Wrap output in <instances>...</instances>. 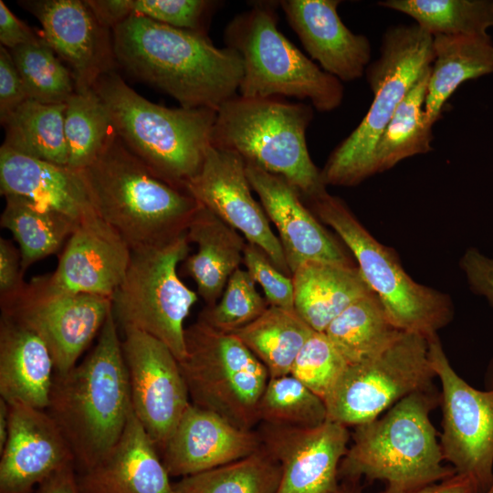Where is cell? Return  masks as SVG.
Listing matches in <instances>:
<instances>
[{
  "label": "cell",
  "instance_id": "cell-1",
  "mask_svg": "<svg viewBox=\"0 0 493 493\" xmlns=\"http://www.w3.org/2000/svg\"><path fill=\"white\" fill-rule=\"evenodd\" d=\"M112 31L118 66L175 99L184 108L217 110L238 91L243 62L207 34L131 16Z\"/></svg>",
  "mask_w": 493,
  "mask_h": 493
},
{
  "label": "cell",
  "instance_id": "cell-2",
  "mask_svg": "<svg viewBox=\"0 0 493 493\" xmlns=\"http://www.w3.org/2000/svg\"><path fill=\"white\" fill-rule=\"evenodd\" d=\"M132 409L128 371L112 309L93 349L55 373L47 414L66 438L77 473L100 463L121 436Z\"/></svg>",
  "mask_w": 493,
  "mask_h": 493
},
{
  "label": "cell",
  "instance_id": "cell-3",
  "mask_svg": "<svg viewBox=\"0 0 493 493\" xmlns=\"http://www.w3.org/2000/svg\"><path fill=\"white\" fill-rule=\"evenodd\" d=\"M97 215L131 250L155 246L186 233L200 204L156 176L117 137L79 171Z\"/></svg>",
  "mask_w": 493,
  "mask_h": 493
},
{
  "label": "cell",
  "instance_id": "cell-4",
  "mask_svg": "<svg viewBox=\"0 0 493 493\" xmlns=\"http://www.w3.org/2000/svg\"><path fill=\"white\" fill-rule=\"evenodd\" d=\"M124 146L156 176L185 191L212 145L216 110L166 108L135 92L116 72L93 86Z\"/></svg>",
  "mask_w": 493,
  "mask_h": 493
},
{
  "label": "cell",
  "instance_id": "cell-5",
  "mask_svg": "<svg viewBox=\"0 0 493 493\" xmlns=\"http://www.w3.org/2000/svg\"><path fill=\"white\" fill-rule=\"evenodd\" d=\"M440 403L433 388L414 393L379 417L354 426L339 477L382 480L396 489L423 488L456 474L444 457L430 412Z\"/></svg>",
  "mask_w": 493,
  "mask_h": 493
},
{
  "label": "cell",
  "instance_id": "cell-6",
  "mask_svg": "<svg viewBox=\"0 0 493 493\" xmlns=\"http://www.w3.org/2000/svg\"><path fill=\"white\" fill-rule=\"evenodd\" d=\"M312 119L309 104L236 95L216 111L212 146L282 177L307 202L327 192L307 146Z\"/></svg>",
  "mask_w": 493,
  "mask_h": 493
},
{
  "label": "cell",
  "instance_id": "cell-7",
  "mask_svg": "<svg viewBox=\"0 0 493 493\" xmlns=\"http://www.w3.org/2000/svg\"><path fill=\"white\" fill-rule=\"evenodd\" d=\"M433 40L415 24L393 26L384 32L380 57L365 71L373 95L372 104L320 170L326 186H354L371 177L372 158L383 131L414 84L433 64Z\"/></svg>",
  "mask_w": 493,
  "mask_h": 493
},
{
  "label": "cell",
  "instance_id": "cell-8",
  "mask_svg": "<svg viewBox=\"0 0 493 493\" xmlns=\"http://www.w3.org/2000/svg\"><path fill=\"white\" fill-rule=\"evenodd\" d=\"M226 47L242 58L240 96L246 98L295 97L309 100L319 111L341 106V80L297 48L278 28L273 5L259 3L235 16L224 31Z\"/></svg>",
  "mask_w": 493,
  "mask_h": 493
},
{
  "label": "cell",
  "instance_id": "cell-9",
  "mask_svg": "<svg viewBox=\"0 0 493 493\" xmlns=\"http://www.w3.org/2000/svg\"><path fill=\"white\" fill-rule=\"evenodd\" d=\"M305 203L351 252L365 282L399 330L428 339L453 320L451 298L414 281L394 251L377 241L341 198L326 192Z\"/></svg>",
  "mask_w": 493,
  "mask_h": 493
},
{
  "label": "cell",
  "instance_id": "cell-10",
  "mask_svg": "<svg viewBox=\"0 0 493 493\" xmlns=\"http://www.w3.org/2000/svg\"><path fill=\"white\" fill-rule=\"evenodd\" d=\"M184 338L186 352L179 366L191 403L253 430L270 378L266 367L234 333L199 319L185 329Z\"/></svg>",
  "mask_w": 493,
  "mask_h": 493
},
{
  "label": "cell",
  "instance_id": "cell-11",
  "mask_svg": "<svg viewBox=\"0 0 493 493\" xmlns=\"http://www.w3.org/2000/svg\"><path fill=\"white\" fill-rule=\"evenodd\" d=\"M186 233L163 244L131 250L123 281L111 298L115 320L163 342L178 362L185 356L184 320L197 293L179 278L177 267L189 256Z\"/></svg>",
  "mask_w": 493,
  "mask_h": 493
},
{
  "label": "cell",
  "instance_id": "cell-12",
  "mask_svg": "<svg viewBox=\"0 0 493 493\" xmlns=\"http://www.w3.org/2000/svg\"><path fill=\"white\" fill-rule=\"evenodd\" d=\"M428 340L403 331L378 354L348 364L324 399L327 420L345 426L372 421L404 397L435 388Z\"/></svg>",
  "mask_w": 493,
  "mask_h": 493
},
{
  "label": "cell",
  "instance_id": "cell-13",
  "mask_svg": "<svg viewBox=\"0 0 493 493\" xmlns=\"http://www.w3.org/2000/svg\"><path fill=\"white\" fill-rule=\"evenodd\" d=\"M427 340L441 383L444 460L456 474L471 477L482 493L493 481V389L470 385L451 366L437 334Z\"/></svg>",
  "mask_w": 493,
  "mask_h": 493
},
{
  "label": "cell",
  "instance_id": "cell-14",
  "mask_svg": "<svg viewBox=\"0 0 493 493\" xmlns=\"http://www.w3.org/2000/svg\"><path fill=\"white\" fill-rule=\"evenodd\" d=\"M122 330L132 409L161 452L191 404L187 386L163 342L134 328Z\"/></svg>",
  "mask_w": 493,
  "mask_h": 493
},
{
  "label": "cell",
  "instance_id": "cell-15",
  "mask_svg": "<svg viewBox=\"0 0 493 493\" xmlns=\"http://www.w3.org/2000/svg\"><path fill=\"white\" fill-rule=\"evenodd\" d=\"M1 315L36 332L47 344L58 374L70 371L100 334L111 310V299L90 294L44 295L26 284Z\"/></svg>",
  "mask_w": 493,
  "mask_h": 493
},
{
  "label": "cell",
  "instance_id": "cell-16",
  "mask_svg": "<svg viewBox=\"0 0 493 493\" xmlns=\"http://www.w3.org/2000/svg\"><path fill=\"white\" fill-rule=\"evenodd\" d=\"M131 249L97 214L80 222L55 271L35 277L30 288L44 295L90 294L111 299L126 275Z\"/></svg>",
  "mask_w": 493,
  "mask_h": 493
},
{
  "label": "cell",
  "instance_id": "cell-17",
  "mask_svg": "<svg viewBox=\"0 0 493 493\" xmlns=\"http://www.w3.org/2000/svg\"><path fill=\"white\" fill-rule=\"evenodd\" d=\"M185 191L238 231L246 242L263 250L279 270L292 276L279 239L262 205L252 195L241 156L211 145L199 173L189 181Z\"/></svg>",
  "mask_w": 493,
  "mask_h": 493
},
{
  "label": "cell",
  "instance_id": "cell-18",
  "mask_svg": "<svg viewBox=\"0 0 493 493\" xmlns=\"http://www.w3.org/2000/svg\"><path fill=\"white\" fill-rule=\"evenodd\" d=\"M262 447L279 464L276 493H342L339 468L348 449V427L327 420L315 427L261 423Z\"/></svg>",
  "mask_w": 493,
  "mask_h": 493
},
{
  "label": "cell",
  "instance_id": "cell-19",
  "mask_svg": "<svg viewBox=\"0 0 493 493\" xmlns=\"http://www.w3.org/2000/svg\"><path fill=\"white\" fill-rule=\"evenodd\" d=\"M42 26V37L69 68L76 90L93 88L118 67L110 29L86 0H19Z\"/></svg>",
  "mask_w": 493,
  "mask_h": 493
},
{
  "label": "cell",
  "instance_id": "cell-20",
  "mask_svg": "<svg viewBox=\"0 0 493 493\" xmlns=\"http://www.w3.org/2000/svg\"><path fill=\"white\" fill-rule=\"evenodd\" d=\"M246 173L268 220L278 232L291 275L309 261L353 265L341 244L286 180L248 163Z\"/></svg>",
  "mask_w": 493,
  "mask_h": 493
},
{
  "label": "cell",
  "instance_id": "cell-21",
  "mask_svg": "<svg viewBox=\"0 0 493 493\" xmlns=\"http://www.w3.org/2000/svg\"><path fill=\"white\" fill-rule=\"evenodd\" d=\"M9 406L8 435L0 452V493H35L53 473L75 465L74 456L46 410Z\"/></svg>",
  "mask_w": 493,
  "mask_h": 493
},
{
  "label": "cell",
  "instance_id": "cell-22",
  "mask_svg": "<svg viewBox=\"0 0 493 493\" xmlns=\"http://www.w3.org/2000/svg\"><path fill=\"white\" fill-rule=\"evenodd\" d=\"M260 447L257 431L238 428L191 403L161 452L169 475L184 477L241 459Z\"/></svg>",
  "mask_w": 493,
  "mask_h": 493
},
{
  "label": "cell",
  "instance_id": "cell-23",
  "mask_svg": "<svg viewBox=\"0 0 493 493\" xmlns=\"http://www.w3.org/2000/svg\"><path fill=\"white\" fill-rule=\"evenodd\" d=\"M339 0H283L286 18L309 56L341 81H352L365 73L372 47L362 34L342 22Z\"/></svg>",
  "mask_w": 493,
  "mask_h": 493
},
{
  "label": "cell",
  "instance_id": "cell-24",
  "mask_svg": "<svg viewBox=\"0 0 493 493\" xmlns=\"http://www.w3.org/2000/svg\"><path fill=\"white\" fill-rule=\"evenodd\" d=\"M158 451L131 409L110 453L92 468L77 473L80 493H175Z\"/></svg>",
  "mask_w": 493,
  "mask_h": 493
},
{
  "label": "cell",
  "instance_id": "cell-25",
  "mask_svg": "<svg viewBox=\"0 0 493 493\" xmlns=\"http://www.w3.org/2000/svg\"><path fill=\"white\" fill-rule=\"evenodd\" d=\"M0 193L47 205L77 225L97 214L82 174L59 165L0 148Z\"/></svg>",
  "mask_w": 493,
  "mask_h": 493
},
{
  "label": "cell",
  "instance_id": "cell-26",
  "mask_svg": "<svg viewBox=\"0 0 493 493\" xmlns=\"http://www.w3.org/2000/svg\"><path fill=\"white\" fill-rule=\"evenodd\" d=\"M55 365L44 341L30 329L1 315L0 396L9 405L47 410Z\"/></svg>",
  "mask_w": 493,
  "mask_h": 493
},
{
  "label": "cell",
  "instance_id": "cell-27",
  "mask_svg": "<svg viewBox=\"0 0 493 493\" xmlns=\"http://www.w3.org/2000/svg\"><path fill=\"white\" fill-rule=\"evenodd\" d=\"M186 237L189 243L197 245V251L184 260L183 269L194 280L197 294L205 307H212L221 298L232 274L243 263L246 240L203 205L192 217Z\"/></svg>",
  "mask_w": 493,
  "mask_h": 493
},
{
  "label": "cell",
  "instance_id": "cell-28",
  "mask_svg": "<svg viewBox=\"0 0 493 493\" xmlns=\"http://www.w3.org/2000/svg\"><path fill=\"white\" fill-rule=\"evenodd\" d=\"M294 309L315 331L324 332L347 307L372 292L357 266L309 261L293 273Z\"/></svg>",
  "mask_w": 493,
  "mask_h": 493
},
{
  "label": "cell",
  "instance_id": "cell-29",
  "mask_svg": "<svg viewBox=\"0 0 493 493\" xmlns=\"http://www.w3.org/2000/svg\"><path fill=\"white\" fill-rule=\"evenodd\" d=\"M433 37L435 58L424 108L425 121L431 127L461 84L493 74V41L488 34Z\"/></svg>",
  "mask_w": 493,
  "mask_h": 493
},
{
  "label": "cell",
  "instance_id": "cell-30",
  "mask_svg": "<svg viewBox=\"0 0 493 493\" xmlns=\"http://www.w3.org/2000/svg\"><path fill=\"white\" fill-rule=\"evenodd\" d=\"M0 225L10 231L19 246L22 267L58 253L78 226L59 212L31 199L5 195Z\"/></svg>",
  "mask_w": 493,
  "mask_h": 493
},
{
  "label": "cell",
  "instance_id": "cell-31",
  "mask_svg": "<svg viewBox=\"0 0 493 493\" xmlns=\"http://www.w3.org/2000/svg\"><path fill=\"white\" fill-rule=\"evenodd\" d=\"M65 110L66 103L47 104L27 99L1 121L5 131L2 145L36 159L68 165Z\"/></svg>",
  "mask_w": 493,
  "mask_h": 493
},
{
  "label": "cell",
  "instance_id": "cell-32",
  "mask_svg": "<svg viewBox=\"0 0 493 493\" xmlns=\"http://www.w3.org/2000/svg\"><path fill=\"white\" fill-rule=\"evenodd\" d=\"M314 331L295 309L269 306L233 333L275 378L290 373L297 355Z\"/></svg>",
  "mask_w": 493,
  "mask_h": 493
},
{
  "label": "cell",
  "instance_id": "cell-33",
  "mask_svg": "<svg viewBox=\"0 0 493 493\" xmlns=\"http://www.w3.org/2000/svg\"><path fill=\"white\" fill-rule=\"evenodd\" d=\"M402 332L373 292L352 302L324 331L348 364L378 354Z\"/></svg>",
  "mask_w": 493,
  "mask_h": 493
},
{
  "label": "cell",
  "instance_id": "cell-34",
  "mask_svg": "<svg viewBox=\"0 0 493 493\" xmlns=\"http://www.w3.org/2000/svg\"><path fill=\"white\" fill-rule=\"evenodd\" d=\"M431 66L414 84L383 131L372 158L371 176L433 150V127L426 123L424 109Z\"/></svg>",
  "mask_w": 493,
  "mask_h": 493
},
{
  "label": "cell",
  "instance_id": "cell-35",
  "mask_svg": "<svg viewBox=\"0 0 493 493\" xmlns=\"http://www.w3.org/2000/svg\"><path fill=\"white\" fill-rule=\"evenodd\" d=\"M378 5L412 17L433 37L484 36L493 27V0H384Z\"/></svg>",
  "mask_w": 493,
  "mask_h": 493
},
{
  "label": "cell",
  "instance_id": "cell-36",
  "mask_svg": "<svg viewBox=\"0 0 493 493\" xmlns=\"http://www.w3.org/2000/svg\"><path fill=\"white\" fill-rule=\"evenodd\" d=\"M279 464L261 447L251 455L215 468L182 477L175 493H276Z\"/></svg>",
  "mask_w": 493,
  "mask_h": 493
},
{
  "label": "cell",
  "instance_id": "cell-37",
  "mask_svg": "<svg viewBox=\"0 0 493 493\" xmlns=\"http://www.w3.org/2000/svg\"><path fill=\"white\" fill-rule=\"evenodd\" d=\"M64 131L67 166L74 171L90 164L115 134L110 113L93 88L76 90L66 102Z\"/></svg>",
  "mask_w": 493,
  "mask_h": 493
},
{
  "label": "cell",
  "instance_id": "cell-38",
  "mask_svg": "<svg viewBox=\"0 0 493 493\" xmlns=\"http://www.w3.org/2000/svg\"><path fill=\"white\" fill-rule=\"evenodd\" d=\"M10 53L29 100L62 104L76 91L71 71L44 38L16 47Z\"/></svg>",
  "mask_w": 493,
  "mask_h": 493
},
{
  "label": "cell",
  "instance_id": "cell-39",
  "mask_svg": "<svg viewBox=\"0 0 493 493\" xmlns=\"http://www.w3.org/2000/svg\"><path fill=\"white\" fill-rule=\"evenodd\" d=\"M258 423L315 427L327 421L324 401L290 373L269 378L257 406Z\"/></svg>",
  "mask_w": 493,
  "mask_h": 493
},
{
  "label": "cell",
  "instance_id": "cell-40",
  "mask_svg": "<svg viewBox=\"0 0 493 493\" xmlns=\"http://www.w3.org/2000/svg\"><path fill=\"white\" fill-rule=\"evenodd\" d=\"M268 307L250 274L239 267L228 279L216 304L205 307L198 319L217 330L233 333L257 320Z\"/></svg>",
  "mask_w": 493,
  "mask_h": 493
},
{
  "label": "cell",
  "instance_id": "cell-41",
  "mask_svg": "<svg viewBox=\"0 0 493 493\" xmlns=\"http://www.w3.org/2000/svg\"><path fill=\"white\" fill-rule=\"evenodd\" d=\"M347 365L327 335L314 331L297 355L290 374L324 401Z\"/></svg>",
  "mask_w": 493,
  "mask_h": 493
},
{
  "label": "cell",
  "instance_id": "cell-42",
  "mask_svg": "<svg viewBox=\"0 0 493 493\" xmlns=\"http://www.w3.org/2000/svg\"><path fill=\"white\" fill-rule=\"evenodd\" d=\"M217 3L207 0H126L129 16H139L194 32L205 33Z\"/></svg>",
  "mask_w": 493,
  "mask_h": 493
},
{
  "label": "cell",
  "instance_id": "cell-43",
  "mask_svg": "<svg viewBox=\"0 0 493 493\" xmlns=\"http://www.w3.org/2000/svg\"><path fill=\"white\" fill-rule=\"evenodd\" d=\"M243 263L246 271L265 294L268 306L294 309L292 276L279 270L258 246L246 242Z\"/></svg>",
  "mask_w": 493,
  "mask_h": 493
},
{
  "label": "cell",
  "instance_id": "cell-44",
  "mask_svg": "<svg viewBox=\"0 0 493 493\" xmlns=\"http://www.w3.org/2000/svg\"><path fill=\"white\" fill-rule=\"evenodd\" d=\"M22 257L10 240L0 238V305L16 299L26 288Z\"/></svg>",
  "mask_w": 493,
  "mask_h": 493
},
{
  "label": "cell",
  "instance_id": "cell-45",
  "mask_svg": "<svg viewBox=\"0 0 493 493\" xmlns=\"http://www.w3.org/2000/svg\"><path fill=\"white\" fill-rule=\"evenodd\" d=\"M459 264L471 290L484 297L493 307V257H487L477 248L470 247Z\"/></svg>",
  "mask_w": 493,
  "mask_h": 493
},
{
  "label": "cell",
  "instance_id": "cell-46",
  "mask_svg": "<svg viewBox=\"0 0 493 493\" xmlns=\"http://www.w3.org/2000/svg\"><path fill=\"white\" fill-rule=\"evenodd\" d=\"M28 98L10 51L0 48V121Z\"/></svg>",
  "mask_w": 493,
  "mask_h": 493
},
{
  "label": "cell",
  "instance_id": "cell-47",
  "mask_svg": "<svg viewBox=\"0 0 493 493\" xmlns=\"http://www.w3.org/2000/svg\"><path fill=\"white\" fill-rule=\"evenodd\" d=\"M43 39L41 31H35L18 19L0 0V42L10 50Z\"/></svg>",
  "mask_w": 493,
  "mask_h": 493
},
{
  "label": "cell",
  "instance_id": "cell-48",
  "mask_svg": "<svg viewBox=\"0 0 493 493\" xmlns=\"http://www.w3.org/2000/svg\"><path fill=\"white\" fill-rule=\"evenodd\" d=\"M342 493H362L355 484L346 483ZM379 493H481L477 483L466 475L455 474L442 481L414 489H396L386 487Z\"/></svg>",
  "mask_w": 493,
  "mask_h": 493
},
{
  "label": "cell",
  "instance_id": "cell-49",
  "mask_svg": "<svg viewBox=\"0 0 493 493\" xmlns=\"http://www.w3.org/2000/svg\"><path fill=\"white\" fill-rule=\"evenodd\" d=\"M36 493H80L75 465L67 466L38 485Z\"/></svg>",
  "mask_w": 493,
  "mask_h": 493
},
{
  "label": "cell",
  "instance_id": "cell-50",
  "mask_svg": "<svg viewBox=\"0 0 493 493\" xmlns=\"http://www.w3.org/2000/svg\"><path fill=\"white\" fill-rule=\"evenodd\" d=\"M9 404L0 398V452L4 449L8 435Z\"/></svg>",
  "mask_w": 493,
  "mask_h": 493
},
{
  "label": "cell",
  "instance_id": "cell-51",
  "mask_svg": "<svg viewBox=\"0 0 493 493\" xmlns=\"http://www.w3.org/2000/svg\"><path fill=\"white\" fill-rule=\"evenodd\" d=\"M485 381L487 388L493 389V357L488 362Z\"/></svg>",
  "mask_w": 493,
  "mask_h": 493
},
{
  "label": "cell",
  "instance_id": "cell-52",
  "mask_svg": "<svg viewBox=\"0 0 493 493\" xmlns=\"http://www.w3.org/2000/svg\"><path fill=\"white\" fill-rule=\"evenodd\" d=\"M482 493H493V481Z\"/></svg>",
  "mask_w": 493,
  "mask_h": 493
}]
</instances>
